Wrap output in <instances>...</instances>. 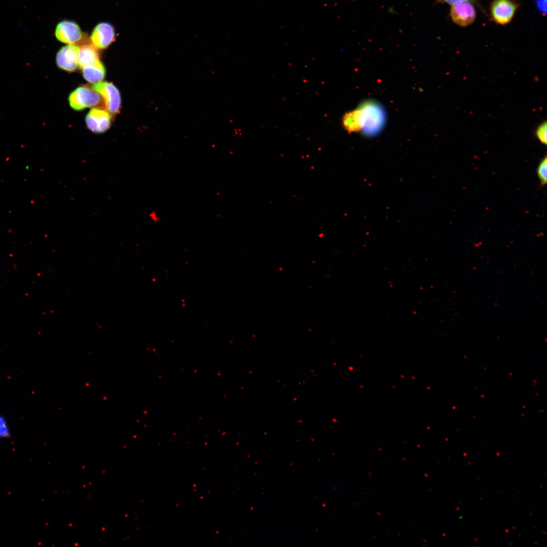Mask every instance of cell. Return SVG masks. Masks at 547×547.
Returning <instances> with one entry per match:
<instances>
[{"label":"cell","instance_id":"6da1fadb","mask_svg":"<svg viewBox=\"0 0 547 547\" xmlns=\"http://www.w3.org/2000/svg\"><path fill=\"white\" fill-rule=\"evenodd\" d=\"M359 109L363 133L370 137L379 134L386 120V113L383 106L376 102L368 101L362 103Z\"/></svg>","mask_w":547,"mask_h":547},{"label":"cell","instance_id":"7a4b0ae2","mask_svg":"<svg viewBox=\"0 0 547 547\" xmlns=\"http://www.w3.org/2000/svg\"><path fill=\"white\" fill-rule=\"evenodd\" d=\"M102 101L98 92L87 87L77 88L69 96L70 106L77 110L97 106L100 104Z\"/></svg>","mask_w":547,"mask_h":547},{"label":"cell","instance_id":"3957f363","mask_svg":"<svg viewBox=\"0 0 547 547\" xmlns=\"http://www.w3.org/2000/svg\"><path fill=\"white\" fill-rule=\"evenodd\" d=\"M92 89L102 97L106 110L111 114H116L120 109L121 99L120 92L113 84L106 82L95 83Z\"/></svg>","mask_w":547,"mask_h":547},{"label":"cell","instance_id":"277c9868","mask_svg":"<svg viewBox=\"0 0 547 547\" xmlns=\"http://www.w3.org/2000/svg\"><path fill=\"white\" fill-rule=\"evenodd\" d=\"M55 34L58 41L68 45H73L82 37V32L79 25L70 20H63L58 23Z\"/></svg>","mask_w":547,"mask_h":547},{"label":"cell","instance_id":"5b68a950","mask_svg":"<svg viewBox=\"0 0 547 547\" xmlns=\"http://www.w3.org/2000/svg\"><path fill=\"white\" fill-rule=\"evenodd\" d=\"M115 35L114 28L111 24L101 22L94 27L90 35V40L96 48L103 49L113 42Z\"/></svg>","mask_w":547,"mask_h":547},{"label":"cell","instance_id":"8992f818","mask_svg":"<svg viewBox=\"0 0 547 547\" xmlns=\"http://www.w3.org/2000/svg\"><path fill=\"white\" fill-rule=\"evenodd\" d=\"M450 16L455 24L466 26L474 22L476 11L470 1H464L451 5Z\"/></svg>","mask_w":547,"mask_h":547},{"label":"cell","instance_id":"52a82bcc","mask_svg":"<svg viewBox=\"0 0 547 547\" xmlns=\"http://www.w3.org/2000/svg\"><path fill=\"white\" fill-rule=\"evenodd\" d=\"M110 115L106 110L101 108H92L86 115V122L88 128L93 132L103 133L110 125Z\"/></svg>","mask_w":547,"mask_h":547},{"label":"cell","instance_id":"ba28073f","mask_svg":"<svg viewBox=\"0 0 547 547\" xmlns=\"http://www.w3.org/2000/svg\"><path fill=\"white\" fill-rule=\"evenodd\" d=\"M517 6L510 0H495L491 7L492 17L497 23L504 25L512 19Z\"/></svg>","mask_w":547,"mask_h":547},{"label":"cell","instance_id":"9c48e42d","mask_svg":"<svg viewBox=\"0 0 547 547\" xmlns=\"http://www.w3.org/2000/svg\"><path fill=\"white\" fill-rule=\"evenodd\" d=\"M79 47L74 45L63 47L57 52L56 63L58 66L68 71H73L78 66Z\"/></svg>","mask_w":547,"mask_h":547},{"label":"cell","instance_id":"30bf717a","mask_svg":"<svg viewBox=\"0 0 547 547\" xmlns=\"http://www.w3.org/2000/svg\"><path fill=\"white\" fill-rule=\"evenodd\" d=\"M82 70L85 79L91 83H98L101 81L105 76V67L99 60L84 67Z\"/></svg>","mask_w":547,"mask_h":547},{"label":"cell","instance_id":"8fae6325","mask_svg":"<svg viewBox=\"0 0 547 547\" xmlns=\"http://www.w3.org/2000/svg\"><path fill=\"white\" fill-rule=\"evenodd\" d=\"M342 124L344 130L349 133L361 130L362 122L360 109L345 113L342 119Z\"/></svg>","mask_w":547,"mask_h":547},{"label":"cell","instance_id":"7c38bea8","mask_svg":"<svg viewBox=\"0 0 547 547\" xmlns=\"http://www.w3.org/2000/svg\"><path fill=\"white\" fill-rule=\"evenodd\" d=\"M99 60L96 48L91 44H84L79 47L78 65L80 68Z\"/></svg>","mask_w":547,"mask_h":547},{"label":"cell","instance_id":"4fadbf2b","mask_svg":"<svg viewBox=\"0 0 547 547\" xmlns=\"http://www.w3.org/2000/svg\"><path fill=\"white\" fill-rule=\"evenodd\" d=\"M537 173L541 184L542 185L545 184L547 179V161L546 157L539 164Z\"/></svg>","mask_w":547,"mask_h":547},{"label":"cell","instance_id":"5bb4252c","mask_svg":"<svg viewBox=\"0 0 547 547\" xmlns=\"http://www.w3.org/2000/svg\"><path fill=\"white\" fill-rule=\"evenodd\" d=\"M536 136L539 141L542 144H546L547 142V125L546 122H544L541 124L537 128Z\"/></svg>","mask_w":547,"mask_h":547},{"label":"cell","instance_id":"9a60e30c","mask_svg":"<svg viewBox=\"0 0 547 547\" xmlns=\"http://www.w3.org/2000/svg\"><path fill=\"white\" fill-rule=\"evenodd\" d=\"M10 437L8 424L4 417L0 415V438H8Z\"/></svg>","mask_w":547,"mask_h":547},{"label":"cell","instance_id":"2e32d148","mask_svg":"<svg viewBox=\"0 0 547 547\" xmlns=\"http://www.w3.org/2000/svg\"><path fill=\"white\" fill-rule=\"evenodd\" d=\"M546 0H537L536 6L540 12L545 13L546 12Z\"/></svg>","mask_w":547,"mask_h":547},{"label":"cell","instance_id":"e0dca14e","mask_svg":"<svg viewBox=\"0 0 547 547\" xmlns=\"http://www.w3.org/2000/svg\"><path fill=\"white\" fill-rule=\"evenodd\" d=\"M149 217H150L151 220L154 223L158 222L160 220V215L155 211L151 212L149 214Z\"/></svg>","mask_w":547,"mask_h":547},{"label":"cell","instance_id":"ac0fdd59","mask_svg":"<svg viewBox=\"0 0 547 547\" xmlns=\"http://www.w3.org/2000/svg\"><path fill=\"white\" fill-rule=\"evenodd\" d=\"M471 1H472V0H439V1H440L441 2L446 3L447 4H450L451 5H452L453 4H455L459 3V2H464V1H470V2Z\"/></svg>","mask_w":547,"mask_h":547}]
</instances>
